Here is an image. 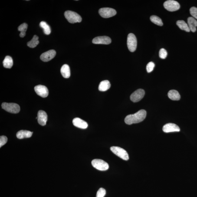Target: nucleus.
Wrapping results in <instances>:
<instances>
[{
  "instance_id": "27",
  "label": "nucleus",
  "mask_w": 197,
  "mask_h": 197,
  "mask_svg": "<svg viewBox=\"0 0 197 197\" xmlns=\"http://www.w3.org/2000/svg\"><path fill=\"white\" fill-rule=\"evenodd\" d=\"M189 11L192 17L197 19V8L195 7H192L190 8Z\"/></svg>"
},
{
  "instance_id": "10",
  "label": "nucleus",
  "mask_w": 197,
  "mask_h": 197,
  "mask_svg": "<svg viewBox=\"0 0 197 197\" xmlns=\"http://www.w3.org/2000/svg\"><path fill=\"white\" fill-rule=\"evenodd\" d=\"M34 90L38 95L45 98L47 97L49 94L48 89L45 86L39 85L35 86Z\"/></svg>"
},
{
  "instance_id": "11",
  "label": "nucleus",
  "mask_w": 197,
  "mask_h": 197,
  "mask_svg": "<svg viewBox=\"0 0 197 197\" xmlns=\"http://www.w3.org/2000/svg\"><path fill=\"white\" fill-rule=\"evenodd\" d=\"M56 55V51L54 50H51L42 54L40 56V59L43 61L47 62L54 58Z\"/></svg>"
},
{
  "instance_id": "15",
  "label": "nucleus",
  "mask_w": 197,
  "mask_h": 197,
  "mask_svg": "<svg viewBox=\"0 0 197 197\" xmlns=\"http://www.w3.org/2000/svg\"><path fill=\"white\" fill-rule=\"evenodd\" d=\"M73 123L74 126L82 129L87 128L88 126L87 122L78 118H76L73 119Z\"/></svg>"
},
{
  "instance_id": "21",
  "label": "nucleus",
  "mask_w": 197,
  "mask_h": 197,
  "mask_svg": "<svg viewBox=\"0 0 197 197\" xmlns=\"http://www.w3.org/2000/svg\"><path fill=\"white\" fill-rule=\"evenodd\" d=\"M176 24L180 29L183 31L189 32L190 31L188 24L183 20H179L177 21Z\"/></svg>"
},
{
  "instance_id": "25",
  "label": "nucleus",
  "mask_w": 197,
  "mask_h": 197,
  "mask_svg": "<svg viewBox=\"0 0 197 197\" xmlns=\"http://www.w3.org/2000/svg\"><path fill=\"white\" fill-rule=\"evenodd\" d=\"M38 37L36 35H34L33 37L32 40L31 41L28 42L27 43V45L29 47L31 48H34L37 47L39 43L38 41Z\"/></svg>"
},
{
  "instance_id": "31",
  "label": "nucleus",
  "mask_w": 197,
  "mask_h": 197,
  "mask_svg": "<svg viewBox=\"0 0 197 197\" xmlns=\"http://www.w3.org/2000/svg\"><path fill=\"white\" fill-rule=\"evenodd\" d=\"M8 141V138L5 136H1L0 137V147L3 146Z\"/></svg>"
},
{
  "instance_id": "14",
  "label": "nucleus",
  "mask_w": 197,
  "mask_h": 197,
  "mask_svg": "<svg viewBox=\"0 0 197 197\" xmlns=\"http://www.w3.org/2000/svg\"><path fill=\"white\" fill-rule=\"evenodd\" d=\"M38 122L39 124L41 126L45 125L47 120V116L45 111L42 110H40L37 114Z\"/></svg>"
},
{
  "instance_id": "24",
  "label": "nucleus",
  "mask_w": 197,
  "mask_h": 197,
  "mask_svg": "<svg viewBox=\"0 0 197 197\" xmlns=\"http://www.w3.org/2000/svg\"><path fill=\"white\" fill-rule=\"evenodd\" d=\"M40 26L44 30V32L46 35H49L51 34V28L45 22H41L40 23Z\"/></svg>"
},
{
  "instance_id": "16",
  "label": "nucleus",
  "mask_w": 197,
  "mask_h": 197,
  "mask_svg": "<svg viewBox=\"0 0 197 197\" xmlns=\"http://www.w3.org/2000/svg\"><path fill=\"white\" fill-rule=\"evenodd\" d=\"M188 24L190 31L195 32L196 31L197 21L192 17H189L187 19Z\"/></svg>"
},
{
  "instance_id": "1",
  "label": "nucleus",
  "mask_w": 197,
  "mask_h": 197,
  "mask_svg": "<svg viewBox=\"0 0 197 197\" xmlns=\"http://www.w3.org/2000/svg\"><path fill=\"white\" fill-rule=\"evenodd\" d=\"M146 116V111L141 110L134 114L128 115L125 119V122L129 125L139 123L144 120Z\"/></svg>"
},
{
  "instance_id": "6",
  "label": "nucleus",
  "mask_w": 197,
  "mask_h": 197,
  "mask_svg": "<svg viewBox=\"0 0 197 197\" xmlns=\"http://www.w3.org/2000/svg\"><path fill=\"white\" fill-rule=\"evenodd\" d=\"M128 48L131 52H134L137 47V40L134 34L130 33L128 35L127 38Z\"/></svg>"
},
{
  "instance_id": "3",
  "label": "nucleus",
  "mask_w": 197,
  "mask_h": 197,
  "mask_svg": "<svg viewBox=\"0 0 197 197\" xmlns=\"http://www.w3.org/2000/svg\"><path fill=\"white\" fill-rule=\"evenodd\" d=\"M110 150L114 154L123 160L127 161L129 159L128 154L125 149L119 147L112 146Z\"/></svg>"
},
{
  "instance_id": "18",
  "label": "nucleus",
  "mask_w": 197,
  "mask_h": 197,
  "mask_svg": "<svg viewBox=\"0 0 197 197\" xmlns=\"http://www.w3.org/2000/svg\"><path fill=\"white\" fill-rule=\"evenodd\" d=\"M61 73L63 77L65 78H68L70 75V67L67 64H64L61 69Z\"/></svg>"
},
{
  "instance_id": "26",
  "label": "nucleus",
  "mask_w": 197,
  "mask_h": 197,
  "mask_svg": "<svg viewBox=\"0 0 197 197\" xmlns=\"http://www.w3.org/2000/svg\"><path fill=\"white\" fill-rule=\"evenodd\" d=\"M152 22L159 26H162L163 24L161 19L159 17L156 15H152L150 17Z\"/></svg>"
},
{
  "instance_id": "7",
  "label": "nucleus",
  "mask_w": 197,
  "mask_h": 197,
  "mask_svg": "<svg viewBox=\"0 0 197 197\" xmlns=\"http://www.w3.org/2000/svg\"><path fill=\"white\" fill-rule=\"evenodd\" d=\"M164 6L168 11L173 12L178 10L180 8V5L178 2L173 0H168L164 3Z\"/></svg>"
},
{
  "instance_id": "23",
  "label": "nucleus",
  "mask_w": 197,
  "mask_h": 197,
  "mask_svg": "<svg viewBox=\"0 0 197 197\" xmlns=\"http://www.w3.org/2000/svg\"><path fill=\"white\" fill-rule=\"evenodd\" d=\"M28 25L26 23H23L20 25L18 28V30L21 32L19 34L20 37L23 38L26 35V32L28 29Z\"/></svg>"
},
{
  "instance_id": "9",
  "label": "nucleus",
  "mask_w": 197,
  "mask_h": 197,
  "mask_svg": "<svg viewBox=\"0 0 197 197\" xmlns=\"http://www.w3.org/2000/svg\"><path fill=\"white\" fill-rule=\"evenodd\" d=\"M145 94V92L143 89H138L131 95L130 100L134 102H137L143 98Z\"/></svg>"
},
{
  "instance_id": "29",
  "label": "nucleus",
  "mask_w": 197,
  "mask_h": 197,
  "mask_svg": "<svg viewBox=\"0 0 197 197\" xmlns=\"http://www.w3.org/2000/svg\"><path fill=\"white\" fill-rule=\"evenodd\" d=\"M106 194V190L103 188H100L97 191L96 197H104Z\"/></svg>"
},
{
  "instance_id": "28",
  "label": "nucleus",
  "mask_w": 197,
  "mask_h": 197,
  "mask_svg": "<svg viewBox=\"0 0 197 197\" xmlns=\"http://www.w3.org/2000/svg\"><path fill=\"white\" fill-rule=\"evenodd\" d=\"M159 57L161 59H165L167 56V52L165 49H161L159 51Z\"/></svg>"
},
{
  "instance_id": "4",
  "label": "nucleus",
  "mask_w": 197,
  "mask_h": 197,
  "mask_svg": "<svg viewBox=\"0 0 197 197\" xmlns=\"http://www.w3.org/2000/svg\"><path fill=\"white\" fill-rule=\"evenodd\" d=\"M2 107L6 111L13 113H18L20 110L19 106L14 103H3Z\"/></svg>"
},
{
  "instance_id": "5",
  "label": "nucleus",
  "mask_w": 197,
  "mask_h": 197,
  "mask_svg": "<svg viewBox=\"0 0 197 197\" xmlns=\"http://www.w3.org/2000/svg\"><path fill=\"white\" fill-rule=\"evenodd\" d=\"M92 165L93 167L98 170L105 171L109 168V165L107 162L100 159H94L92 161Z\"/></svg>"
},
{
  "instance_id": "2",
  "label": "nucleus",
  "mask_w": 197,
  "mask_h": 197,
  "mask_svg": "<svg viewBox=\"0 0 197 197\" xmlns=\"http://www.w3.org/2000/svg\"><path fill=\"white\" fill-rule=\"evenodd\" d=\"M64 15L68 21L71 24L80 22L82 21L81 16L77 13L71 11H67L64 13Z\"/></svg>"
},
{
  "instance_id": "17",
  "label": "nucleus",
  "mask_w": 197,
  "mask_h": 197,
  "mask_svg": "<svg viewBox=\"0 0 197 197\" xmlns=\"http://www.w3.org/2000/svg\"><path fill=\"white\" fill-rule=\"evenodd\" d=\"M33 133L32 132L29 131L21 130L17 132L16 136L18 139H24V138L31 137Z\"/></svg>"
},
{
  "instance_id": "8",
  "label": "nucleus",
  "mask_w": 197,
  "mask_h": 197,
  "mask_svg": "<svg viewBox=\"0 0 197 197\" xmlns=\"http://www.w3.org/2000/svg\"><path fill=\"white\" fill-rule=\"evenodd\" d=\"M99 14L104 18H109L114 16L116 14V12L113 8H100L99 11Z\"/></svg>"
},
{
  "instance_id": "22",
  "label": "nucleus",
  "mask_w": 197,
  "mask_h": 197,
  "mask_svg": "<svg viewBox=\"0 0 197 197\" xmlns=\"http://www.w3.org/2000/svg\"><path fill=\"white\" fill-rule=\"evenodd\" d=\"M13 64L12 58L10 56H6L3 61L4 67L6 68H11Z\"/></svg>"
},
{
  "instance_id": "30",
  "label": "nucleus",
  "mask_w": 197,
  "mask_h": 197,
  "mask_svg": "<svg viewBox=\"0 0 197 197\" xmlns=\"http://www.w3.org/2000/svg\"><path fill=\"white\" fill-rule=\"evenodd\" d=\"M155 67V64L153 62H150L148 63L146 66V70L148 72L150 73L153 71Z\"/></svg>"
},
{
  "instance_id": "13",
  "label": "nucleus",
  "mask_w": 197,
  "mask_h": 197,
  "mask_svg": "<svg viewBox=\"0 0 197 197\" xmlns=\"http://www.w3.org/2000/svg\"><path fill=\"white\" fill-rule=\"evenodd\" d=\"M111 42V40L110 37L106 36L96 37L93 40V42L94 44L108 45Z\"/></svg>"
},
{
  "instance_id": "20",
  "label": "nucleus",
  "mask_w": 197,
  "mask_h": 197,
  "mask_svg": "<svg viewBox=\"0 0 197 197\" xmlns=\"http://www.w3.org/2000/svg\"><path fill=\"white\" fill-rule=\"evenodd\" d=\"M169 98L173 100H179L180 99V95L179 92L175 90H170L168 93Z\"/></svg>"
},
{
  "instance_id": "12",
  "label": "nucleus",
  "mask_w": 197,
  "mask_h": 197,
  "mask_svg": "<svg viewBox=\"0 0 197 197\" xmlns=\"http://www.w3.org/2000/svg\"><path fill=\"white\" fill-rule=\"evenodd\" d=\"M162 130L165 133L180 131V129L176 124L173 123H168L164 125Z\"/></svg>"
},
{
  "instance_id": "19",
  "label": "nucleus",
  "mask_w": 197,
  "mask_h": 197,
  "mask_svg": "<svg viewBox=\"0 0 197 197\" xmlns=\"http://www.w3.org/2000/svg\"><path fill=\"white\" fill-rule=\"evenodd\" d=\"M111 87V84L108 80H103L100 83L99 86V90L100 91H106Z\"/></svg>"
}]
</instances>
